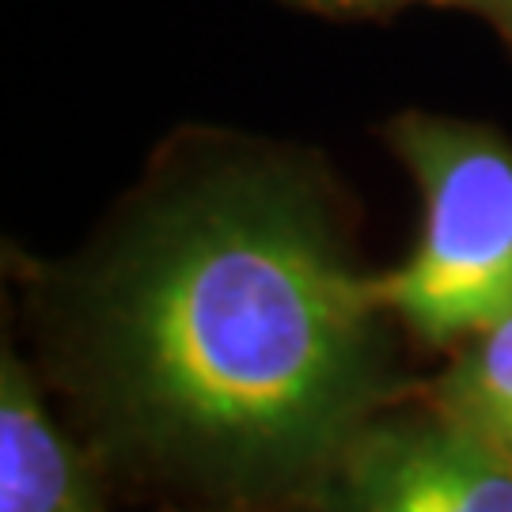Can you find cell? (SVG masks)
<instances>
[{
  "label": "cell",
  "mask_w": 512,
  "mask_h": 512,
  "mask_svg": "<svg viewBox=\"0 0 512 512\" xmlns=\"http://www.w3.org/2000/svg\"><path fill=\"white\" fill-rule=\"evenodd\" d=\"M380 315L323 167L194 133L76 277L65 368L129 463L220 497L315 494L384 399Z\"/></svg>",
  "instance_id": "1"
},
{
  "label": "cell",
  "mask_w": 512,
  "mask_h": 512,
  "mask_svg": "<svg viewBox=\"0 0 512 512\" xmlns=\"http://www.w3.org/2000/svg\"><path fill=\"white\" fill-rule=\"evenodd\" d=\"M421 190V236L372 277L425 346H467L512 315V145L486 126L406 110L384 129Z\"/></svg>",
  "instance_id": "2"
},
{
  "label": "cell",
  "mask_w": 512,
  "mask_h": 512,
  "mask_svg": "<svg viewBox=\"0 0 512 512\" xmlns=\"http://www.w3.org/2000/svg\"><path fill=\"white\" fill-rule=\"evenodd\" d=\"M311 497L323 512H512V459L433 403L376 410Z\"/></svg>",
  "instance_id": "3"
},
{
  "label": "cell",
  "mask_w": 512,
  "mask_h": 512,
  "mask_svg": "<svg viewBox=\"0 0 512 512\" xmlns=\"http://www.w3.org/2000/svg\"><path fill=\"white\" fill-rule=\"evenodd\" d=\"M0 512H99L76 448L12 353L0 368Z\"/></svg>",
  "instance_id": "4"
},
{
  "label": "cell",
  "mask_w": 512,
  "mask_h": 512,
  "mask_svg": "<svg viewBox=\"0 0 512 512\" xmlns=\"http://www.w3.org/2000/svg\"><path fill=\"white\" fill-rule=\"evenodd\" d=\"M429 403L512 459V315L463 346Z\"/></svg>",
  "instance_id": "5"
},
{
  "label": "cell",
  "mask_w": 512,
  "mask_h": 512,
  "mask_svg": "<svg viewBox=\"0 0 512 512\" xmlns=\"http://www.w3.org/2000/svg\"><path fill=\"white\" fill-rule=\"evenodd\" d=\"M296 8L308 12H327V16H387L410 4H459V8H475L478 0H289Z\"/></svg>",
  "instance_id": "6"
},
{
  "label": "cell",
  "mask_w": 512,
  "mask_h": 512,
  "mask_svg": "<svg viewBox=\"0 0 512 512\" xmlns=\"http://www.w3.org/2000/svg\"><path fill=\"white\" fill-rule=\"evenodd\" d=\"M475 12L490 19V23L497 27V35L512 46V0H478Z\"/></svg>",
  "instance_id": "7"
}]
</instances>
